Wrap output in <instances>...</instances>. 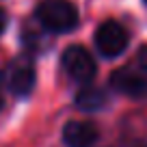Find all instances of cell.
Masks as SVG:
<instances>
[{
    "label": "cell",
    "instance_id": "6da1fadb",
    "mask_svg": "<svg viewBox=\"0 0 147 147\" xmlns=\"http://www.w3.org/2000/svg\"><path fill=\"white\" fill-rule=\"evenodd\" d=\"M35 15L50 32H69L78 26V9L69 0H41Z\"/></svg>",
    "mask_w": 147,
    "mask_h": 147
},
{
    "label": "cell",
    "instance_id": "7a4b0ae2",
    "mask_svg": "<svg viewBox=\"0 0 147 147\" xmlns=\"http://www.w3.org/2000/svg\"><path fill=\"white\" fill-rule=\"evenodd\" d=\"M130 35L125 30V26H121L115 20L104 22L95 30V48L104 59H115L128 48Z\"/></svg>",
    "mask_w": 147,
    "mask_h": 147
},
{
    "label": "cell",
    "instance_id": "3957f363",
    "mask_svg": "<svg viewBox=\"0 0 147 147\" xmlns=\"http://www.w3.org/2000/svg\"><path fill=\"white\" fill-rule=\"evenodd\" d=\"M61 63H63L65 74H67L74 82L84 84V82H91L93 76H95V61H93V56L80 46L67 48V50L63 52Z\"/></svg>",
    "mask_w": 147,
    "mask_h": 147
},
{
    "label": "cell",
    "instance_id": "277c9868",
    "mask_svg": "<svg viewBox=\"0 0 147 147\" xmlns=\"http://www.w3.org/2000/svg\"><path fill=\"white\" fill-rule=\"evenodd\" d=\"M2 80L13 95H28L35 87V67L28 59H15L7 65Z\"/></svg>",
    "mask_w": 147,
    "mask_h": 147
},
{
    "label": "cell",
    "instance_id": "5b68a950",
    "mask_svg": "<svg viewBox=\"0 0 147 147\" xmlns=\"http://www.w3.org/2000/svg\"><path fill=\"white\" fill-rule=\"evenodd\" d=\"M110 84L115 91L128 97H145L147 95V76L132 67H121L110 76Z\"/></svg>",
    "mask_w": 147,
    "mask_h": 147
},
{
    "label": "cell",
    "instance_id": "8992f818",
    "mask_svg": "<svg viewBox=\"0 0 147 147\" xmlns=\"http://www.w3.org/2000/svg\"><path fill=\"white\" fill-rule=\"evenodd\" d=\"M97 141V130L89 121H69L63 128V143L67 147H91Z\"/></svg>",
    "mask_w": 147,
    "mask_h": 147
},
{
    "label": "cell",
    "instance_id": "52a82bcc",
    "mask_svg": "<svg viewBox=\"0 0 147 147\" xmlns=\"http://www.w3.org/2000/svg\"><path fill=\"white\" fill-rule=\"evenodd\" d=\"M106 102L108 100H106L104 91H100V89H84V91H80L78 97H76V104H78L80 108H84V110H97V108H102Z\"/></svg>",
    "mask_w": 147,
    "mask_h": 147
},
{
    "label": "cell",
    "instance_id": "ba28073f",
    "mask_svg": "<svg viewBox=\"0 0 147 147\" xmlns=\"http://www.w3.org/2000/svg\"><path fill=\"white\" fill-rule=\"evenodd\" d=\"M136 59H138V67H141V69H143V74L147 76V46H143L141 50H138Z\"/></svg>",
    "mask_w": 147,
    "mask_h": 147
},
{
    "label": "cell",
    "instance_id": "9c48e42d",
    "mask_svg": "<svg viewBox=\"0 0 147 147\" xmlns=\"http://www.w3.org/2000/svg\"><path fill=\"white\" fill-rule=\"evenodd\" d=\"M5 28H7V13L0 9V35L5 32Z\"/></svg>",
    "mask_w": 147,
    "mask_h": 147
},
{
    "label": "cell",
    "instance_id": "30bf717a",
    "mask_svg": "<svg viewBox=\"0 0 147 147\" xmlns=\"http://www.w3.org/2000/svg\"><path fill=\"white\" fill-rule=\"evenodd\" d=\"M145 2H147V0H145Z\"/></svg>",
    "mask_w": 147,
    "mask_h": 147
}]
</instances>
